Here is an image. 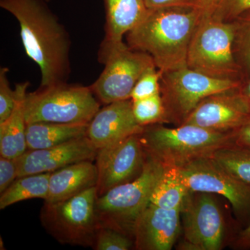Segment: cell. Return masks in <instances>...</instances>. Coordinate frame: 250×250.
Returning <instances> with one entry per match:
<instances>
[{
    "label": "cell",
    "instance_id": "1",
    "mask_svg": "<svg viewBox=\"0 0 250 250\" xmlns=\"http://www.w3.org/2000/svg\"><path fill=\"white\" fill-rule=\"evenodd\" d=\"M45 1L0 0L17 20L26 53L40 68V88L66 83L71 73L70 35Z\"/></svg>",
    "mask_w": 250,
    "mask_h": 250
},
{
    "label": "cell",
    "instance_id": "2",
    "mask_svg": "<svg viewBox=\"0 0 250 250\" xmlns=\"http://www.w3.org/2000/svg\"><path fill=\"white\" fill-rule=\"evenodd\" d=\"M203 17L198 6L148 9L144 19L126 34L127 45L149 54L161 72L183 66L192 36Z\"/></svg>",
    "mask_w": 250,
    "mask_h": 250
},
{
    "label": "cell",
    "instance_id": "3",
    "mask_svg": "<svg viewBox=\"0 0 250 250\" xmlns=\"http://www.w3.org/2000/svg\"><path fill=\"white\" fill-rule=\"evenodd\" d=\"M140 139L146 154L164 166L175 167L233 146V131L220 132L192 125L174 128L163 124L148 125L144 126Z\"/></svg>",
    "mask_w": 250,
    "mask_h": 250
},
{
    "label": "cell",
    "instance_id": "4",
    "mask_svg": "<svg viewBox=\"0 0 250 250\" xmlns=\"http://www.w3.org/2000/svg\"><path fill=\"white\" fill-rule=\"evenodd\" d=\"M162 163L145 153L141 174L98 197L96 209L100 225L110 227L132 236L136 219L150 203L154 189L164 173Z\"/></svg>",
    "mask_w": 250,
    "mask_h": 250
},
{
    "label": "cell",
    "instance_id": "5",
    "mask_svg": "<svg viewBox=\"0 0 250 250\" xmlns=\"http://www.w3.org/2000/svg\"><path fill=\"white\" fill-rule=\"evenodd\" d=\"M235 22L202 18L189 45L187 66L213 78L241 80L233 53Z\"/></svg>",
    "mask_w": 250,
    "mask_h": 250
},
{
    "label": "cell",
    "instance_id": "6",
    "mask_svg": "<svg viewBox=\"0 0 250 250\" xmlns=\"http://www.w3.org/2000/svg\"><path fill=\"white\" fill-rule=\"evenodd\" d=\"M90 86L60 83L27 94V124L47 122L63 124H89L100 110Z\"/></svg>",
    "mask_w": 250,
    "mask_h": 250
},
{
    "label": "cell",
    "instance_id": "7",
    "mask_svg": "<svg viewBox=\"0 0 250 250\" xmlns=\"http://www.w3.org/2000/svg\"><path fill=\"white\" fill-rule=\"evenodd\" d=\"M96 187L54 202H45L41 212L42 226L62 244L91 247L99 227Z\"/></svg>",
    "mask_w": 250,
    "mask_h": 250
},
{
    "label": "cell",
    "instance_id": "8",
    "mask_svg": "<svg viewBox=\"0 0 250 250\" xmlns=\"http://www.w3.org/2000/svg\"><path fill=\"white\" fill-rule=\"evenodd\" d=\"M241 80L213 78L187 65L161 72V95L167 123L183 125L204 99L225 90L238 88Z\"/></svg>",
    "mask_w": 250,
    "mask_h": 250
},
{
    "label": "cell",
    "instance_id": "9",
    "mask_svg": "<svg viewBox=\"0 0 250 250\" xmlns=\"http://www.w3.org/2000/svg\"><path fill=\"white\" fill-rule=\"evenodd\" d=\"M100 62L105 67L90 89L102 103L130 100L134 85L146 70L156 66L149 54L131 48L123 41L101 46Z\"/></svg>",
    "mask_w": 250,
    "mask_h": 250
},
{
    "label": "cell",
    "instance_id": "10",
    "mask_svg": "<svg viewBox=\"0 0 250 250\" xmlns=\"http://www.w3.org/2000/svg\"><path fill=\"white\" fill-rule=\"evenodd\" d=\"M177 168L189 191L222 195L232 206L237 218L250 223V184L230 174L210 156L195 159Z\"/></svg>",
    "mask_w": 250,
    "mask_h": 250
},
{
    "label": "cell",
    "instance_id": "11",
    "mask_svg": "<svg viewBox=\"0 0 250 250\" xmlns=\"http://www.w3.org/2000/svg\"><path fill=\"white\" fill-rule=\"evenodd\" d=\"M184 238L178 249L220 250L225 237V221L211 194L189 191L181 209Z\"/></svg>",
    "mask_w": 250,
    "mask_h": 250
},
{
    "label": "cell",
    "instance_id": "12",
    "mask_svg": "<svg viewBox=\"0 0 250 250\" xmlns=\"http://www.w3.org/2000/svg\"><path fill=\"white\" fill-rule=\"evenodd\" d=\"M95 160L98 172L96 188L100 197L117 186L134 180L141 174L145 152L140 134L98 149Z\"/></svg>",
    "mask_w": 250,
    "mask_h": 250
},
{
    "label": "cell",
    "instance_id": "13",
    "mask_svg": "<svg viewBox=\"0 0 250 250\" xmlns=\"http://www.w3.org/2000/svg\"><path fill=\"white\" fill-rule=\"evenodd\" d=\"M250 119V104L238 88L207 97L197 105L183 125L231 132Z\"/></svg>",
    "mask_w": 250,
    "mask_h": 250
},
{
    "label": "cell",
    "instance_id": "14",
    "mask_svg": "<svg viewBox=\"0 0 250 250\" xmlns=\"http://www.w3.org/2000/svg\"><path fill=\"white\" fill-rule=\"evenodd\" d=\"M98 149L86 136L45 148L27 149L18 157V178L29 174L53 172L75 163L95 160Z\"/></svg>",
    "mask_w": 250,
    "mask_h": 250
},
{
    "label": "cell",
    "instance_id": "15",
    "mask_svg": "<svg viewBox=\"0 0 250 250\" xmlns=\"http://www.w3.org/2000/svg\"><path fill=\"white\" fill-rule=\"evenodd\" d=\"M181 215L180 209H164L149 203L133 227L135 249H172L179 236Z\"/></svg>",
    "mask_w": 250,
    "mask_h": 250
},
{
    "label": "cell",
    "instance_id": "16",
    "mask_svg": "<svg viewBox=\"0 0 250 250\" xmlns=\"http://www.w3.org/2000/svg\"><path fill=\"white\" fill-rule=\"evenodd\" d=\"M143 129L135 118L130 99L108 104L99 110L88 124L86 136L100 149L131 135L141 134Z\"/></svg>",
    "mask_w": 250,
    "mask_h": 250
},
{
    "label": "cell",
    "instance_id": "17",
    "mask_svg": "<svg viewBox=\"0 0 250 250\" xmlns=\"http://www.w3.org/2000/svg\"><path fill=\"white\" fill-rule=\"evenodd\" d=\"M98 172L91 161L75 163L51 172L49 191L45 202L66 200L96 187Z\"/></svg>",
    "mask_w": 250,
    "mask_h": 250
},
{
    "label": "cell",
    "instance_id": "18",
    "mask_svg": "<svg viewBox=\"0 0 250 250\" xmlns=\"http://www.w3.org/2000/svg\"><path fill=\"white\" fill-rule=\"evenodd\" d=\"M106 26L101 46L121 42L123 36L136 27L147 15L145 0H104Z\"/></svg>",
    "mask_w": 250,
    "mask_h": 250
},
{
    "label": "cell",
    "instance_id": "19",
    "mask_svg": "<svg viewBox=\"0 0 250 250\" xmlns=\"http://www.w3.org/2000/svg\"><path fill=\"white\" fill-rule=\"evenodd\" d=\"M29 82L16 85V104L7 119L0 123V155L18 159L27 150L25 99Z\"/></svg>",
    "mask_w": 250,
    "mask_h": 250
},
{
    "label": "cell",
    "instance_id": "20",
    "mask_svg": "<svg viewBox=\"0 0 250 250\" xmlns=\"http://www.w3.org/2000/svg\"><path fill=\"white\" fill-rule=\"evenodd\" d=\"M88 124L39 123L27 124V149H45L86 136Z\"/></svg>",
    "mask_w": 250,
    "mask_h": 250
},
{
    "label": "cell",
    "instance_id": "21",
    "mask_svg": "<svg viewBox=\"0 0 250 250\" xmlns=\"http://www.w3.org/2000/svg\"><path fill=\"white\" fill-rule=\"evenodd\" d=\"M189 190L175 166H164L160 180L151 197L150 203L164 209H182Z\"/></svg>",
    "mask_w": 250,
    "mask_h": 250
},
{
    "label": "cell",
    "instance_id": "22",
    "mask_svg": "<svg viewBox=\"0 0 250 250\" xmlns=\"http://www.w3.org/2000/svg\"><path fill=\"white\" fill-rule=\"evenodd\" d=\"M51 172L18 177L0 197V209L30 199L45 200L48 195Z\"/></svg>",
    "mask_w": 250,
    "mask_h": 250
},
{
    "label": "cell",
    "instance_id": "23",
    "mask_svg": "<svg viewBox=\"0 0 250 250\" xmlns=\"http://www.w3.org/2000/svg\"><path fill=\"white\" fill-rule=\"evenodd\" d=\"M210 157L235 177L250 185V150L230 146L219 149Z\"/></svg>",
    "mask_w": 250,
    "mask_h": 250
},
{
    "label": "cell",
    "instance_id": "24",
    "mask_svg": "<svg viewBox=\"0 0 250 250\" xmlns=\"http://www.w3.org/2000/svg\"><path fill=\"white\" fill-rule=\"evenodd\" d=\"M233 22H235L233 53L243 77L250 72V11L242 15Z\"/></svg>",
    "mask_w": 250,
    "mask_h": 250
},
{
    "label": "cell",
    "instance_id": "25",
    "mask_svg": "<svg viewBox=\"0 0 250 250\" xmlns=\"http://www.w3.org/2000/svg\"><path fill=\"white\" fill-rule=\"evenodd\" d=\"M132 104L135 118L141 126L167 123L161 93L150 98L132 101Z\"/></svg>",
    "mask_w": 250,
    "mask_h": 250
},
{
    "label": "cell",
    "instance_id": "26",
    "mask_svg": "<svg viewBox=\"0 0 250 250\" xmlns=\"http://www.w3.org/2000/svg\"><path fill=\"white\" fill-rule=\"evenodd\" d=\"M134 248L133 240L129 236L110 227L100 225L93 249L96 250H128Z\"/></svg>",
    "mask_w": 250,
    "mask_h": 250
},
{
    "label": "cell",
    "instance_id": "27",
    "mask_svg": "<svg viewBox=\"0 0 250 250\" xmlns=\"http://www.w3.org/2000/svg\"><path fill=\"white\" fill-rule=\"evenodd\" d=\"M161 72L156 66L151 67L136 82L131 94L132 101L150 98L161 93Z\"/></svg>",
    "mask_w": 250,
    "mask_h": 250
},
{
    "label": "cell",
    "instance_id": "28",
    "mask_svg": "<svg viewBox=\"0 0 250 250\" xmlns=\"http://www.w3.org/2000/svg\"><path fill=\"white\" fill-rule=\"evenodd\" d=\"M250 11V0H218L211 17L231 22Z\"/></svg>",
    "mask_w": 250,
    "mask_h": 250
},
{
    "label": "cell",
    "instance_id": "29",
    "mask_svg": "<svg viewBox=\"0 0 250 250\" xmlns=\"http://www.w3.org/2000/svg\"><path fill=\"white\" fill-rule=\"evenodd\" d=\"M7 67L0 69V123L9 118L16 104V91L11 89Z\"/></svg>",
    "mask_w": 250,
    "mask_h": 250
},
{
    "label": "cell",
    "instance_id": "30",
    "mask_svg": "<svg viewBox=\"0 0 250 250\" xmlns=\"http://www.w3.org/2000/svg\"><path fill=\"white\" fill-rule=\"evenodd\" d=\"M18 178L17 159L0 157V193H2Z\"/></svg>",
    "mask_w": 250,
    "mask_h": 250
},
{
    "label": "cell",
    "instance_id": "31",
    "mask_svg": "<svg viewBox=\"0 0 250 250\" xmlns=\"http://www.w3.org/2000/svg\"><path fill=\"white\" fill-rule=\"evenodd\" d=\"M233 132V146L250 150V119Z\"/></svg>",
    "mask_w": 250,
    "mask_h": 250
},
{
    "label": "cell",
    "instance_id": "32",
    "mask_svg": "<svg viewBox=\"0 0 250 250\" xmlns=\"http://www.w3.org/2000/svg\"><path fill=\"white\" fill-rule=\"evenodd\" d=\"M200 0H145L147 9L174 6H200Z\"/></svg>",
    "mask_w": 250,
    "mask_h": 250
},
{
    "label": "cell",
    "instance_id": "33",
    "mask_svg": "<svg viewBox=\"0 0 250 250\" xmlns=\"http://www.w3.org/2000/svg\"><path fill=\"white\" fill-rule=\"evenodd\" d=\"M234 249L250 250V222L244 229L237 233L232 241Z\"/></svg>",
    "mask_w": 250,
    "mask_h": 250
},
{
    "label": "cell",
    "instance_id": "34",
    "mask_svg": "<svg viewBox=\"0 0 250 250\" xmlns=\"http://www.w3.org/2000/svg\"><path fill=\"white\" fill-rule=\"evenodd\" d=\"M218 0H200V6L203 10L204 16H211Z\"/></svg>",
    "mask_w": 250,
    "mask_h": 250
},
{
    "label": "cell",
    "instance_id": "35",
    "mask_svg": "<svg viewBox=\"0 0 250 250\" xmlns=\"http://www.w3.org/2000/svg\"><path fill=\"white\" fill-rule=\"evenodd\" d=\"M240 90L246 96L250 104V72L242 79Z\"/></svg>",
    "mask_w": 250,
    "mask_h": 250
},
{
    "label": "cell",
    "instance_id": "36",
    "mask_svg": "<svg viewBox=\"0 0 250 250\" xmlns=\"http://www.w3.org/2000/svg\"><path fill=\"white\" fill-rule=\"evenodd\" d=\"M46 1H51V0H45Z\"/></svg>",
    "mask_w": 250,
    "mask_h": 250
}]
</instances>
